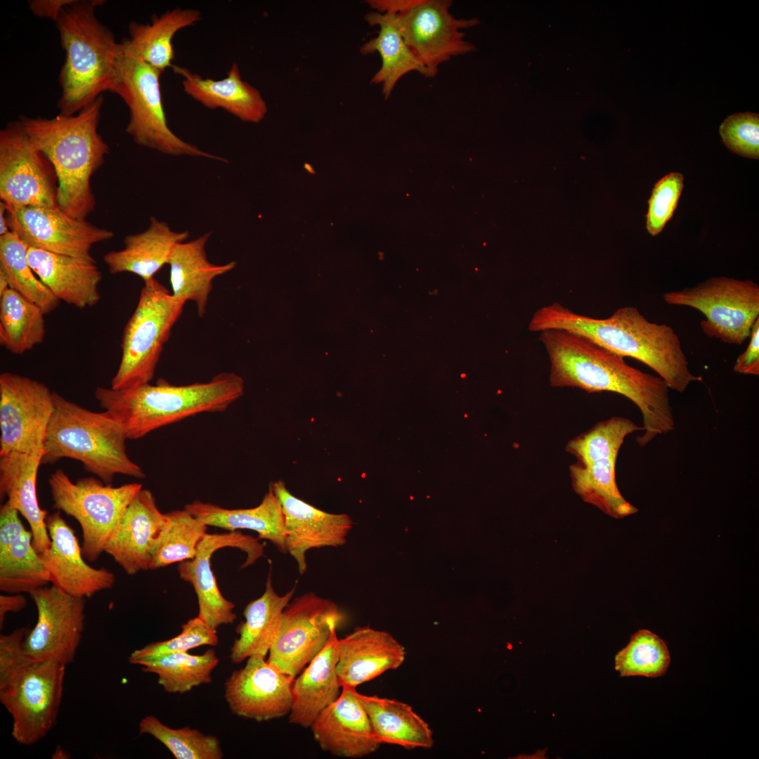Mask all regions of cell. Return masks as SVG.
<instances>
[{
    "label": "cell",
    "instance_id": "6da1fadb",
    "mask_svg": "<svg viewBox=\"0 0 759 759\" xmlns=\"http://www.w3.org/2000/svg\"><path fill=\"white\" fill-rule=\"evenodd\" d=\"M540 332L549 356L552 387H575L589 394L610 391L630 400L642 416L643 433L636 437L640 446L674 429L669 387L662 378L629 365L623 357L576 333L559 329Z\"/></svg>",
    "mask_w": 759,
    "mask_h": 759
},
{
    "label": "cell",
    "instance_id": "7a4b0ae2",
    "mask_svg": "<svg viewBox=\"0 0 759 759\" xmlns=\"http://www.w3.org/2000/svg\"><path fill=\"white\" fill-rule=\"evenodd\" d=\"M548 329L576 333L614 354L638 360L654 370L669 388L680 393L701 379L690 371L673 329L649 322L633 306L619 308L610 317L600 319L554 302L536 310L528 324L531 332Z\"/></svg>",
    "mask_w": 759,
    "mask_h": 759
},
{
    "label": "cell",
    "instance_id": "3957f363",
    "mask_svg": "<svg viewBox=\"0 0 759 759\" xmlns=\"http://www.w3.org/2000/svg\"><path fill=\"white\" fill-rule=\"evenodd\" d=\"M103 103L100 96L73 115L19 119L31 143L55 169L58 207L79 219H86L94 209L91 179L110 152L98 132Z\"/></svg>",
    "mask_w": 759,
    "mask_h": 759
},
{
    "label": "cell",
    "instance_id": "277c9868",
    "mask_svg": "<svg viewBox=\"0 0 759 759\" xmlns=\"http://www.w3.org/2000/svg\"><path fill=\"white\" fill-rule=\"evenodd\" d=\"M244 393V381L224 372L206 382L170 384L159 379L124 389L98 387L100 406L120 425L127 439H141L154 430L202 413L225 411Z\"/></svg>",
    "mask_w": 759,
    "mask_h": 759
},
{
    "label": "cell",
    "instance_id": "5b68a950",
    "mask_svg": "<svg viewBox=\"0 0 759 759\" xmlns=\"http://www.w3.org/2000/svg\"><path fill=\"white\" fill-rule=\"evenodd\" d=\"M104 3L75 0L56 22L65 52L59 75L60 115H75L110 90L119 43L96 16V8Z\"/></svg>",
    "mask_w": 759,
    "mask_h": 759
},
{
    "label": "cell",
    "instance_id": "8992f818",
    "mask_svg": "<svg viewBox=\"0 0 759 759\" xmlns=\"http://www.w3.org/2000/svg\"><path fill=\"white\" fill-rule=\"evenodd\" d=\"M54 411L49 423L42 464L62 458L79 461L105 484L116 474L144 479L141 467L126 453L120 425L105 410H87L53 391Z\"/></svg>",
    "mask_w": 759,
    "mask_h": 759
},
{
    "label": "cell",
    "instance_id": "52a82bcc",
    "mask_svg": "<svg viewBox=\"0 0 759 759\" xmlns=\"http://www.w3.org/2000/svg\"><path fill=\"white\" fill-rule=\"evenodd\" d=\"M162 72L136 56L126 39L119 43L109 91L123 99L129 110L126 132L138 145L163 154L202 157L226 162L184 141L169 127L163 107Z\"/></svg>",
    "mask_w": 759,
    "mask_h": 759
},
{
    "label": "cell",
    "instance_id": "ba28073f",
    "mask_svg": "<svg viewBox=\"0 0 759 759\" xmlns=\"http://www.w3.org/2000/svg\"><path fill=\"white\" fill-rule=\"evenodd\" d=\"M642 430L628 418L613 416L570 439L565 446L566 452L576 458L569 467L574 492L585 502L615 519L638 511L618 488L616 463L625 437Z\"/></svg>",
    "mask_w": 759,
    "mask_h": 759
},
{
    "label": "cell",
    "instance_id": "9c48e42d",
    "mask_svg": "<svg viewBox=\"0 0 759 759\" xmlns=\"http://www.w3.org/2000/svg\"><path fill=\"white\" fill-rule=\"evenodd\" d=\"M143 283L136 307L124 329L120 363L111 381L113 389L150 383L185 305L155 278Z\"/></svg>",
    "mask_w": 759,
    "mask_h": 759
},
{
    "label": "cell",
    "instance_id": "30bf717a",
    "mask_svg": "<svg viewBox=\"0 0 759 759\" xmlns=\"http://www.w3.org/2000/svg\"><path fill=\"white\" fill-rule=\"evenodd\" d=\"M53 508L79 523L82 552L89 562L105 552L128 506L143 488L138 483L114 487L100 479L84 477L72 481L61 469L48 479Z\"/></svg>",
    "mask_w": 759,
    "mask_h": 759
},
{
    "label": "cell",
    "instance_id": "8fae6325",
    "mask_svg": "<svg viewBox=\"0 0 759 759\" xmlns=\"http://www.w3.org/2000/svg\"><path fill=\"white\" fill-rule=\"evenodd\" d=\"M671 305L694 308L706 318L701 321L708 337L730 344H742L759 317V286L751 280L710 278L692 287L666 292Z\"/></svg>",
    "mask_w": 759,
    "mask_h": 759
},
{
    "label": "cell",
    "instance_id": "7c38bea8",
    "mask_svg": "<svg viewBox=\"0 0 759 759\" xmlns=\"http://www.w3.org/2000/svg\"><path fill=\"white\" fill-rule=\"evenodd\" d=\"M66 666L33 661L0 685V701L13 718L11 734L30 746L44 739L56 722Z\"/></svg>",
    "mask_w": 759,
    "mask_h": 759
},
{
    "label": "cell",
    "instance_id": "4fadbf2b",
    "mask_svg": "<svg viewBox=\"0 0 759 759\" xmlns=\"http://www.w3.org/2000/svg\"><path fill=\"white\" fill-rule=\"evenodd\" d=\"M344 621L336 603L306 592L285 608L268 661L294 679L323 649Z\"/></svg>",
    "mask_w": 759,
    "mask_h": 759
},
{
    "label": "cell",
    "instance_id": "5bb4252c",
    "mask_svg": "<svg viewBox=\"0 0 759 759\" xmlns=\"http://www.w3.org/2000/svg\"><path fill=\"white\" fill-rule=\"evenodd\" d=\"M0 199L7 209L58 207L55 169L31 143L20 120L0 131Z\"/></svg>",
    "mask_w": 759,
    "mask_h": 759
},
{
    "label": "cell",
    "instance_id": "9a60e30c",
    "mask_svg": "<svg viewBox=\"0 0 759 759\" xmlns=\"http://www.w3.org/2000/svg\"><path fill=\"white\" fill-rule=\"evenodd\" d=\"M54 411L53 391L42 382L4 372L0 375V456L12 452L44 454Z\"/></svg>",
    "mask_w": 759,
    "mask_h": 759
},
{
    "label": "cell",
    "instance_id": "2e32d148",
    "mask_svg": "<svg viewBox=\"0 0 759 759\" xmlns=\"http://www.w3.org/2000/svg\"><path fill=\"white\" fill-rule=\"evenodd\" d=\"M450 0H421L397 15L401 34L414 55L425 67L428 77L453 57L476 51L467 41L463 30L477 25L478 18H457L450 12Z\"/></svg>",
    "mask_w": 759,
    "mask_h": 759
},
{
    "label": "cell",
    "instance_id": "e0dca14e",
    "mask_svg": "<svg viewBox=\"0 0 759 759\" xmlns=\"http://www.w3.org/2000/svg\"><path fill=\"white\" fill-rule=\"evenodd\" d=\"M37 621L23 642L36 662L53 661L67 666L74 659L84 628L86 598L70 595L54 585L30 593Z\"/></svg>",
    "mask_w": 759,
    "mask_h": 759
},
{
    "label": "cell",
    "instance_id": "ac0fdd59",
    "mask_svg": "<svg viewBox=\"0 0 759 759\" xmlns=\"http://www.w3.org/2000/svg\"><path fill=\"white\" fill-rule=\"evenodd\" d=\"M11 231L27 246L89 261L92 247L115 233L86 219L71 216L59 207L27 206L7 209Z\"/></svg>",
    "mask_w": 759,
    "mask_h": 759
},
{
    "label": "cell",
    "instance_id": "d6986e66",
    "mask_svg": "<svg viewBox=\"0 0 759 759\" xmlns=\"http://www.w3.org/2000/svg\"><path fill=\"white\" fill-rule=\"evenodd\" d=\"M236 547L246 553L242 568L252 565L264 555V545L257 538L235 531L226 533H206L194 558L179 562L177 571L183 580L193 587L198 602L197 616L216 632L222 625L233 623L235 604L221 593L212 569L211 557L218 550Z\"/></svg>",
    "mask_w": 759,
    "mask_h": 759
},
{
    "label": "cell",
    "instance_id": "ffe728a7",
    "mask_svg": "<svg viewBox=\"0 0 759 759\" xmlns=\"http://www.w3.org/2000/svg\"><path fill=\"white\" fill-rule=\"evenodd\" d=\"M294 679L254 655L232 672L225 682L224 697L231 712L258 722L289 715Z\"/></svg>",
    "mask_w": 759,
    "mask_h": 759
},
{
    "label": "cell",
    "instance_id": "44dd1931",
    "mask_svg": "<svg viewBox=\"0 0 759 759\" xmlns=\"http://www.w3.org/2000/svg\"><path fill=\"white\" fill-rule=\"evenodd\" d=\"M282 505L286 529L285 547L303 575L307 569L306 552L313 548L337 547L346 543L353 521L346 514L329 513L293 495L285 484H270Z\"/></svg>",
    "mask_w": 759,
    "mask_h": 759
},
{
    "label": "cell",
    "instance_id": "7402d4cb",
    "mask_svg": "<svg viewBox=\"0 0 759 759\" xmlns=\"http://www.w3.org/2000/svg\"><path fill=\"white\" fill-rule=\"evenodd\" d=\"M46 522L51 545L40 556L52 585L70 595L84 598H90L114 585L115 576L112 572L105 568H93L85 562L74 531L60 511L48 514Z\"/></svg>",
    "mask_w": 759,
    "mask_h": 759
},
{
    "label": "cell",
    "instance_id": "603a6c76",
    "mask_svg": "<svg viewBox=\"0 0 759 759\" xmlns=\"http://www.w3.org/2000/svg\"><path fill=\"white\" fill-rule=\"evenodd\" d=\"M356 692V688L342 686L338 699L311 725L314 740L323 751L359 758L377 751L382 744Z\"/></svg>",
    "mask_w": 759,
    "mask_h": 759
},
{
    "label": "cell",
    "instance_id": "cb8c5ba5",
    "mask_svg": "<svg viewBox=\"0 0 759 759\" xmlns=\"http://www.w3.org/2000/svg\"><path fill=\"white\" fill-rule=\"evenodd\" d=\"M167 521L155 496L142 488L126 510L105 552L128 575L150 570L153 554Z\"/></svg>",
    "mask_w": 759,
    "mask_h": 759
},
{
    "label": "cell",
    "instance_id": "d4e9b609",
    "mask_svg": "<svg viewBox=\"0 0 759 759\" xmlns=\"http://www.w3.org/2000/svg\"><path fill=\"white\" fill-rule=\"evenodd\" d=\"M405 648L389 632L358 627L337 642L336 670L341 686L356 688L399 668Z\"/></svg>",
    "mask_w": 759,
    "mask_h": 759
},
{
    "label": "cell",
    "instance_id": "484cf974",
    "mask_svg": "<svg viewBox=\"0 0 759 759\" xmlns=\"http://www.w3.org/2000/svg\"><path fill=\"white\" fill-rule=\"evenodd\" d=\"M27 260L40 280L61 301L80 309L100 299L102 274L96 261H89L27 247Z\"/></svg>",
    "mask_w": 759,
    "mask_h": 759
},
{
    "label": "cell",
    "instance_id": "4316f807",
    "mask_svg": "<svg viewBox=\"0 0 759 759\" xmlns=\"http://www.w3.org/2000/svg\"><path fill=\"white\" fill-rule=\"evenodd\" d=\"M44 453L12 452L0 456V496L27 521L33 545L39 554L51 545L46 527L48 513L39 506L37 480Z\"/></svg>",
    "mask_w": 759,
    "mask_h": 759
},
{
    "label": "cell",
    "instance_id": "83f0119b",
    "mask_svg": "<svg viewBox=\"0 0 759 759\" xmlns=\"http://www.w3.org/2000/svg\"><path fill=\"white\" fill-rule=\"evenodd\" d=\"M171 67L183 77L186 93L205 107L221 108L243 122L258 123L264 119L266 103L258 89L242 79L236 63L226 77L218 80L205 79L185 67Z\"/></svg>",
    "mask_w": 759,
    "mask_h": 759
},
{
    "label": "cell",
    "instance_id": "f1b7e54d",
    "mask_svg": "<svg viewBox=\"0 0 759 759\" xmlns=\"http://www.w3.org/2000/svg\"><path fill=\"white\" fill-rule=\"evenodd\" d=\"M337 631L323 649L295 677L289 721L304 728L311 727L320 713L340 695L337 676Z\"/></svg>",
    "mask_w": 759,
    "mask_h": 759
},
{
    "label": "cell",
    "instance_id": "f546056e",
    "mask_svg": "<svg viewBox=\"0 0 759 759\" xmlns=\"http://www.w3.org/2000/svg\"><path fill=\"white\" fill-rule=\"evenodd\" d=\"M188 237V231H174L166 222L152 216L145 231L126 235L124 247L106 253L103 261L112 275L130 273L146 282L168 264L174 247Z\"/></svg>",
    "mask_w": 759,
    "mask_h": 759
},
{
    "label": "cell",
    "instance_id": "4dcf8cb0",
    "mask_svg": "<svg viewBox=\"0 0 759 759\" xmlns=\"http://www.w3.org/2000/svg\"><path fill=\"white\" fill-rule=\"evenodd\" d=\"M211 235L206 233L197 238L177 244L168 261L171 294L186 304H196L197 314L202 317L207 310L213 280L233 269L236 263L223 265L211 263L207 256L205 245Z\"/></svg>",
    "mask_w": 759,
    "mask_h": 759
},
{
    "label": "cell",
    "instance_id": "1f68e13d",
    "mask_svg": "<svg viewBox=\"0 0 759 759\" xmlns=\"http://www.w3.org/2000/svg\"><path fill=\"white\" fill-rule=\"evenodd\" d=\"M207 526L229 531L247 529L256 531L259 538L271 541L285 553L286 529L280 502L271 485L261 503L252 508L227 509L209 502L194 500L184 507Z\"/></svg>",
    "mask_w": 759,
    "mask_h": 759
},
{
    "label": "cell",
    "instance_id": "d6a6232c",
    "mask_svg": "<svg viewBox=\"0 0 759 759\" xmlns=\"http://www.w3.org/2000/svg\"><path fill=\"white\" fill-rule=\"evenodd\" d=\"M295 590L296 585L286 594L279 595L272 585L269 573L263 595L244 609L245 620L238 625L239 636L231 648V662L240 663L254 655L266 656L277 637L283 612Z\"/></svg>",
    "mask_w": 759,
    "mask_h": 759
},
{
    "label": "cell",
    "instance_id": "836d02e7",
    "mask_svg": "<svg viewBox=\"0 0 759 759\" xmlns=\"http://www.w3.org/2000/svg\"><path fill=\"white\" fill-rule=\"evenodd\" d=\"M356 694L382 744L396 745L408 750L428 749L434 746L433 731L409 704L394 699L362 694L357 691Z\"/></svg>",
    "mask_w": 759,
    "mask_h": 759
},
{
    "label": "cell",
    "instance_id": "e575fe53",
    "mask_svg": "<svg viewBox=\"0 0 759 759\" xmlns=\"http://www.w3.org/2000/svg\"><path fill=\"white\" fill-rule=\"evenodd\" d=\"M365 20L370 26L377 25L379 30L376 37L361 46L360 51L363 55L378 53L380 56L382 65L372 77L371 83L382 85L386 99L406 74L417 72L428 77L425 67L406 45L401 34L397 14L370 12L365 15Z\"/></svg>",
    "mask_w": 759,
    "mask_h": 759
},
{
    "label": "cell",
    "instance_id": "d590c367",
    "mask_svg": "<svg viewBox=\"0 0 759 759\" xmlns=\"http://www.w3.org/2000/svg\"><path fill=\"white\" fill-rule=\"evenodd\" d=\"M201 19L197 9L176 8L160 17L154 15L150 24L131 22L129 39L131 51L144 62L162 73L171 67L174 58L173 39L181 29L192 26Z\"/></svg>",
    "mask_w": 759,
    "mask_h": 759
},
{
    "label": "cell",
    "instance_id": "8d00e7d4",
    "mask_svg": "<svg viewBox=\"0 0 759 759\" xmlns=\"http://www.w3.org/2000/svg\"><path fill=\"white\" fill-rule=\"evenodd\" d=\"M44 313L34 302L9 288L0 295V344L13 354H22L43 342Z\"/></svg>",
    "mask_w": 759,
    "mask_h": 759
},
{
    "label": "cell",
    "instance_id": "74e56055",
    "mask_svg": "<svg viewBox=\"0 0 759 759\" xmlns=\"http://www.w3.org/2000/svg\"><path fill=\"white\" fill-rule=\"evenodd\" d=\"M219 663V658L212 649L202 654L176 652L154 659L142 660L136 665L144 673L157 675V683L169 693L183 694L193 687L212 681V673Z\"/></svg>",
    "mask_w": 759,
    "mask_h": 759
},
{
    "label": "cell",
    "instance_id": "f35d334b",
    "mask_svg": "<svg viewBox=\"0 0 759 759\" xmlns=\"http://www.w3.org/2000/svg\"><path fill=\"white\" fill-rule=\"evenodd\" d=\"M51 583L50 573L26 530L7 550L0 552V590L30 593Z\"/></svg>",
    "mask_w": 759,
    "mask_h": 759
},
{
    "label": "cell",
    "instance_id": "ab89813d",
    "mask_svg": "<svg viewBox=\"0 0 759 759\" xmlns=\"http://www.w3.org/2000/svg\"><path fill=\"white\" fill-rule=\"evenodd\" d=\"M27 245L12 231L0 236V271L9 287L39 306L45 315L60 301L37 276L27 260Z\"/></svg>",
    "mask_w": 759,
    "mask_h": 759
},
{
    "label": "cell",
    "instance_id": "60d3db41",
    "mask_svg": "<svg viewBox=\"0 0 759 759\" xmlns=\"http://www.w3.org/2000/svg\"><path fill=\"white\" fill-rule=\"evenodd\" d=\"M167 521L159 537L150 570L195 557L207 533V526L185 508L166 513Z\"/></svg>",
    "mask_w": 759,
    "mask_h": 759
},
{
    "label": "cell",
    "instance_id": "b9f144b4",
    "mask_svg": "<svg viewBox=\"0 0 759 759\" xmlns=\"http://www.w3.org/2000/svg\"><path fill=\"white\" fill-rule=\"evenodd\" d=\"M140 734H149L164 745L176 759H221L223 757L217 737L190 727L171 728L157 717L147 715L138 725Z\"/></svg>",
    "mask_w": 759,
    "mask_h": 759
},
{
    "label": "cell",
    "instance_id": "7bdbcfd3",
    "mask_svg": "<svg viewBox=\"0 0 759 759\" xmlns=\"http://www.w3.org/2000/svg\"><path fill=\"white\" fill-rule=\"evenodd\" d=\"M670 662L666 642L652 632L642 629L634 633L625 647L615 656V669L621 677L663 675Z\"/></svg>",
    "mask_w": 759,
    "mask_h": 759
},
{
    "label": "cell",
    "instance_id": "ee69618b",
    "mask_svg": "<svg viewBox=\"0 0 759 759\" xmlns=\"http://www.w3.org/2000/svg\"><path fill=\"white\" fill-rule=\"evenodd\" d=\"M181 628V632L171 639L152 642L134 651L129 657V662L136 664L142 660L171 653L188 652L203 645L216 646L219 643L216 632L198 616L189 619Z\"/></svg>",
    "mask_w": 759,
    "mask_h": 759
},
{
    "label": "cell",
    "instance_id": "f6af8a7d",
    "mask_svg": "<svg viewBox=\"0 0 759 759\" xmlns=\"http://www.w3.org/2000/svg\"><path fill=\"white\" fill-rule=\"evenodd\" d=\"M683 187L684 177L679 172H671L655 183L646 216V227L651 235L659 234L672 218Z\"/></svg>",
    "mask_w": 759,
    "mask_h": 759
},
{
    "label": "cell",
    "instance_id": "bcb514c9",
    "mask_svg": "<svg viewBox=\"0 0 759 759\" xmlns=\"http://www.w3.org/2000/svg\"><path fill=\"white\" fill-rule=\"evenodd\" d=\"M720 134L732 152L744 157H759V116L746 112L733 114L721 124Z\"/></svg>",
    "mask_w": 759,
    "mask_h": 759
},
{
    "label": "cell",
    "instance_id": "7dc6e473",
    "mask_svg": "<svg viewBox=\"0 0 759 759\" xmlns=\"http://www.w3.org/2000/svg\"><path fill=\"white\" fill-rule=\"evenodd\" d=\"M25 627L0 635V685L33 661L25 654L24 640L29 632Z\"/></svg>",
    "mask_w": 759,
    "mask_h": 759
},
{
    "label": "cell",
    "instance_id": "c3c4849f",
    "mask_svg": "<svg viewBox=\"0 0 759 759\" xmlns=\"http://www.w3.org/2000/svg\"><path fill=\"white\" fill-rule=\"evenodd\" d=\"M20 512L5 502L0 510V552L7 550L25 531Z\"/></svg>",
    "mask_w": 759,
    "mask_h": 759
},
{
    "label": "cell",
    "instance_id": "681fc988",
    "mask_svg": "<svg viewBox=\"0 0 759 759\" xmlns=\"http://www.w3.org/2000/svg\"><path fill=\"white\" fill-rule=\"evenodd\" d=\"M746 349L740 354L734 365L735 372L759 375V317L754 322Z\"/></svg>",
    "mask_w": 759,
    "mask_h": 759
},
{
    "label": "cell",
    "instance_id": "f907efd6",
    "mask_svg": "<svg viewBox=\"0 0 759 759\" xmlns=\"http://www.w3.org/2000/svg\"><path fill=\"white\" fill-rule=\"evenodd\" d=\"M75 0H31L29 8L36 16L49 18L56 22L63 9Z\"/></svg>",
    "mask_w": 759,
    "mask_h": 759
},
{
    "label": "cell",
    "instance_id": "816d5d0a",
    "mask_svg": "<svg viewBox=\"0 0 759 759\" xmlns=\"http://www.w3.org/2000/svg\"><path fill=\"white\" fill-rule=\"evenodd\" d=\"M421 0H368L367 4L380 13L401 14L420 3Z\"/></svg>",
    "mask_w": 759,
    "mask_h": 759
},
{
    "label": "cell",
    "instance_id": "f5cc1de1",
    "mask_svg": "<svg viewBox=\"0 0 759 759\" xmlns=\"http://www.w3.org/2000/svg\"><path fill=\"white\" fill-rule=\"evenodd\" d=\"M27 604L26 598L21 594L0 595V628H2L6 614L18 612Z\"/></svg>",
    "mask_w": 759,
    "mask_h": 759
},
{
    "label": "cell",
    "instance_id": "db71d44e",
    "mask_svg": "<svg viewBox=\"0 0 759 759\" xmlns=\"http://www.w3.org/2000/svg\"><path fill=\"white\" fill-rule=\"evenodd\" d=\"M6 212V205L0 201V236L4 235L11 231L7 223Z\"/></svg>",
    "mask_w": 759,
    "mask_h": 759
},
{
    "label": "cell",
    "instance_id": "11a10c76",
    "mask_svg": "<svg viewBox=\"0 0 759 759\" xmlns=\"http://www.w3.org/2000/svg\"><path fill=\"white\" fill-rule=\"evenodd\" d=\"M9 288V283L6 277L1 271H0V295Z\"/></svg>",
    "mask_w": 759,
    "mask_h": 759
},
{
    "label": "cell",
    "instance_id": "9f6ffc18",
    "mask_svg": "<svg viewBox=\"0 0 759 759\" xmlns=\"http://www.w3.org/2000/svg\"><path fill=\"white\" fill-rule=\"evenodd\" d=\"M305 167H306V168L307 169V170H308V171H310L311 173H313V169H311V166H310V165L306 164V165H305Z\"/></svg>",
    "mask_w": 759,
    "mask_h": 759
}]
</instances>
